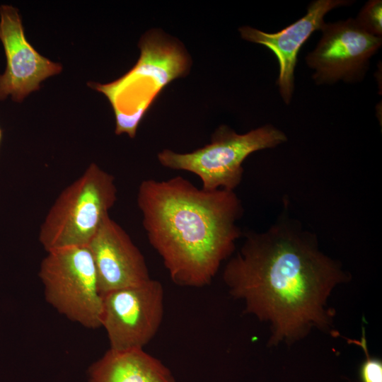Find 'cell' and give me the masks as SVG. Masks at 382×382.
Returning <instances> with one entry per match:
<instances>
[{
	"label": "cell",
	"mask_w": 382,
	"mask_h": 382,
	"mask_svg": "<svg viewBox=\"0 0 382 382\" xmlns=\"http://www.w3.org/2000/svg\"><path fill=\"white\" fill-rule=\"evenodd\" d=\"M320 30V40L306 58L316 71V82H349L363 77L369 59L381 45V37L369 33L352 18L325 23Z\"/></svg>",
	"instance_id": "ba28073f"
},
{
	"label": "cell",
	"mask_w": 382,
	"mask_h": 382,
	"mask_svg": "<svg viewBox=\"0 0 382 382\" xmlns=\"http://www.w3.org/2000/svg\"><path fill=\"white\" fill-rule=\"evenodd\" d=\"M349 2L345 0L314 1L310 4L303 17L275 33H267L249 26L239 28L243 39L265 46L276 56L279 66L277 84L286 104L290 103L294 91V74L300 48L314 31L322 28L325 23L324 16L328 11Z\"/></svg>",
	"instance_id": "8fae6325"
},
{
	"label": "cell",
	"mask_w": 382,
	"mask_h": 382,
	"mask_svg": "<svg viewBox=\"0 0 382 382\" xmlns=\"http://www.w3.org/2000/svg\"><path fill=\"white\" fill-rule=\"evenodd\" d=\"M163 314L164 289L156 279L105 294L101 327L110 349H144L158 332Z\"/></svg>",
	"instance_id": "52a82bcc"
},
{
	"label": "cell",
	"mask_w": 382,
	"mask_h": 382,
	"mask_svg": "<svg viewBox=\"0 0 382 382\" xmlns=\"http://www.w3.org/2000/svg\"><path fill=\"white\" fill-rule=\"evenodd\" d=\"M347 341L349 343L357 345L364 352L365 359L359 369L361 381L382 382V361L378 358L370 355L364 328L359 340L349 339Z\"/></svg>",
	"instance_id": "4fadbf2b"
},
{
	"label": "cell",
	"mask_w": 382,
	"mask_h": 382,
	"mask_svg": "<svg viewBox=\"0 0 382 382\" xmlns=\"http://www.w3.org/2000/svg\"><path fill=\"white\" fill-rule=\"evenodd\" d=\"M112 175L92 163L58 196L42 222L39 240L47 251L86 246L117 201Z\"/></svg>",
	"instance_id": "277c9868"
},
{
	"label": "cell",
	"mask_w": 382,
	"mask_h": 382,
	"mask_svg": "<svg viewBox=\"0 0 382 382\" xmlns=\"http://www.w3.org/2000/svg\"><path fill=\"white\" fill-rule=\"evenodd\" d=\"M1 130H0V139H1Z\"/></svg>",
	"instance_id": "9a60e30c"
},
{
	"label": "cell",
	"mask_w": 382,
	"mask_h": 382,
	"mask_svg": "<svg viewBox=\"0 0 382 382\" xmlns=\"http://www.w3.org/2000/svg\"><path fill=\"white\" fill-rule=\"evenodd\" d=\"M223 271L229 294L245 312L270 323L269 345L291 344L313 328L332 329L328 299L349 275L324 254L314 235L282 219L265 232H248Z\"/></svg>",
	"instance_id": "6da1fadb"
},
{
	"label": "cell",
	"mask_w": 382,
	"mask_h": 382,
	"mask_svg": "<svg viewBox=\"0 0 382 382\" xmlns=\"http://www.w3.org/2000/svg\"><path fill=\"white\" fill-rule=\"evenodd\" d=\"M0 39L7 59L0 75V100L11 95L20 102L45 79L61 71L59 64L40 55L27 41L18 10L11 6L0 7Z\"/></svg>",
	"instance_id": "9c48e42d"
},
{
	"label": "cell",
	"mask_w": 382,
	"mask_h": 382,
	"mask_svg": "<svg viewBox=\"0 0 382 382\" xmlns=\"http://www.w3.org/2000/svg\"><path fill=\"white\" fill-rule=\"evenodd\" d=\"M381 12L382 1L381 0L369 1L361 10L356 20L367 32L381 37Z\"/></svg>",
	"instance_id": "5bb4252c"
},
{
	"label": "cell",
	"mask_w": 382,
	"mask_h": 382,
	"mask_svg": "<svg viewBox=\"0 0 382 382\" xmlns=\"http://www.w3.org/2000/svg\"><path fill=\"white\" fill-rule=\"evenodd\" d=\"M39 277L46 301L58 312L86 328H101L103 296L87 245L47 251Z\"/></svg>",
	"instance_id": "8992f818"
},
{
	"label": "cell",
	"mask_w": 382,
	"mask_h": 382,
	"mask_svg": "<svg viewBox=\"0 0 382 382\" xmlns=\"http://www.w3.org/2000/svg\"><path fill=\"white\" fill-rule=\"evenodd\" d=\"M137 204L149 242L178 286L209 285L242 234L234 191L198 188L180 175L141 181Z\"/></svg>",
	"instance_id": "7a4b0ae2"
},
{
	"label": "cell",
	"mask_w": 382,
	"mask_h": 382,
	"mask_svg": "<svg viewBox=\"0 0 382 382\" xmlns=\"http://www.w3.org/2000/svg\"><path fill=\"white\" fill-rule=\"evenodd\" d=\"M139 47L140 57L126 74L107 84L89 83L110 100L115 115V134L131 138L160 92L173 80L186 76L191 66L183 45L161 30L146 32Z\"/></svg>",
	"instance_id": "3957f363"
},
{
	"label": "cell",
	"mask_w": 382,
	"mask_h": 382,
	"mask_svg": "<svg viewBox=\"0 0 382 382\" xmlns=\"http://www.w3.org/2000/svg\"><path fill=\"white\" fill-rule=\"evenodd\" d=\"M87 246L94 260L103 296L151 279L143 254L127 232L109 215Z\"/></svg>",
	"instance_id": "30bf717a"
},
{
	"label": "cell",
	"mask_w": 382,
	"mask_h": 382,
	"mask_svg": "<svg viewBox=\"0 0 382 382\" xmlns=\"http://www.w3.org/2000/svg\"><path fill=\"white\" fill-rule=\"evenodd\" d=\"M286 140L285 134L271 125L242 134L221 125L213 133L210 144L185 154L163 149L157 158L165 168L197 175L204 190L234 191L242 181V164L250 154Z\"/></svg>",
	"instance_id": "5b68a950"
},
{
	"label": "cell",
	"mask_w": 382,
	"mask_h": 382,
	"mask_svg": "<svg viewBox=\"0 0 382 382\" xmlns=\"http://www.w3.org/2000/svg\"><path fill=\"white\" fill-rule=\"evenodd\" d=\"M88 372L89 382H176L170 369L144 349H109Z\"/></svg>",
	"instance_id": "7c38bea8"
}]
</instances>
